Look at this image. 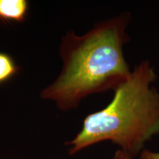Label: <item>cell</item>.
<instances>
[{"mask_svg": "<svg viewBox=\"0 0 159 159\" xmlns=\"http://www.w3.org/2000/svg\"><path fill=\"white\" fill-rule=\"evenodd\" d=\"M140 159H159V152H155L148 150H142L140 154Z\"/></svg>", "mask_w": 159, "mask_h": 159, "instance_id": "5b68a950", "label": "cell"}, {"mask_svg": "<svg viewBox=\"0 0 159 159\" xmlns=\"http://www.w3.org/2000/svg\"><path fill=\"white\" fill-rule=\"evenodd\" d=\"M157 78L149 61H142L114 90L111 102L89 114L77 136L66 144L69 153L102 141H111L134 157L145 143L159 134V92L152 86Z\"/></svg>", "mask_w": 159, "mask_h": 159, "instance_id": "7a4b0ae2", "label": "cell"}, {"mask_svg": "<svg viewBox=\"0 0 159 159\" xmlns=\"http://www.w3.org/2000/svg\"><path fill=\"white\" fill-rule=\"evenodd\" d=\"M28 11L26 0H0V20L21 22L25 19Z\"/></svg>", "mask_w": 159, "mask_h": 159, "instance_id": "3957f363", "label": "cell"}, {"mask_svg": "<svg viewBox=\"0 0 159 159\" xmlns=\"http://www.w3.org/2000/svg\"><path fill=\"white\" fill-rule=\"evenodd\" d=\"M113 159H133V157L124 151L119 150L115 152Z\"/></svg>", "mask_w": 159, "mask_h": 159, "instance_id": "8992f818", "label": "cell"}, {"mask_svg": "<svg viewBox=\"0 0 159 159\" xmlns=\"http://www.w3.org/2000/svg\"><path fill=\"white\" fill-rule=\"evenodd\" d=\"M19 71V66L11 56L0 52V84L7 82Z\"/></svg>", "mask_w": 159, "mask_h": 159, "instance_id": "277c9868", "label": "cell"}, {"mask_svg": "<svg viewBox=\"0 0 159 159\" xmlns=\"http://www.w3.org/2000/svg\"><path fill=\"white\" fill-rule=\"evenodd\" d=\"M130 15L122 13L97 23L83 35L69 32L63 37L61 73L40 97L56 103L61 111L75 108L84 97L115 90L130 76L123 47L130 38L126 28Z\"/></svg>", "mask_w": 159, "mask_h": 159, "instance_id": "6da1fadb", "label": "cell"}]
</instances>
